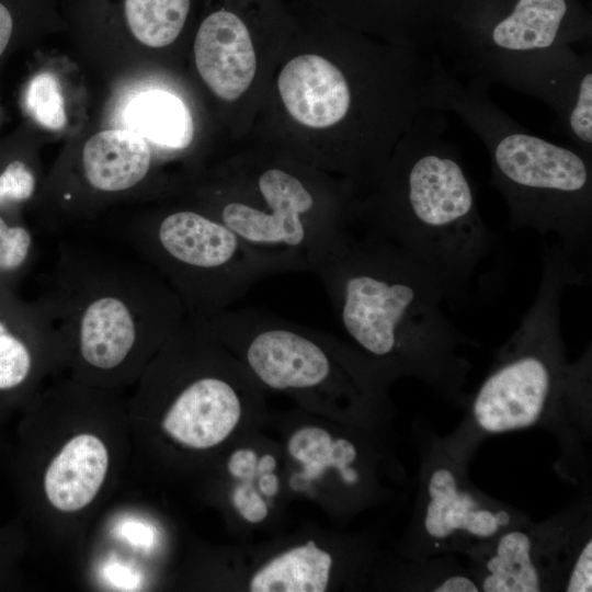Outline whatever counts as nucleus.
Listing matches in <instances>:
<instances>
[{"instance_id": "nucleus-1", "label": "nucleus", "mask_w": 592, "mask_h": 592, "mask_svg": "<svg viewBox=\"0 0 592 592\" xmlns=\"http://www.w3.org/2000/svg\"><path fill=\"white\" fill-rule=\"evenodd\" d=\"M34 298L49 318L73 379L132 382L185 317L177 294L133 249L90 224L56 237Z\"/></svg>"}, {"instance_id": "nucleus-2", "label": "nucleus", "mask_w": 592, "mask_h": 592, "mask_svg": "<svg viewBox=\"0 0 592 592\" xmlns=\"http://www.w3.org/2000/svg\"><path fill=\"white\" fill-rule=\"evenodd\" d=\"M311 272L339 325L374 365L457 394L468 369L459 348L471 341L443 311L440 283L412 257L389 240L350 232Z\"/></svg>"}, {"instance_id": "nucleus-3", "label": "nucleus", "mask_w": 592, "mask_h": 592, "mask_svg": "<svg viewBox=\"0 0 592 592\" xmlns=\"http://www.w3.org/2000/svg\"><path fill=\"white\" fill-rule=\"evenodd\" d=\"M395 164L362 215L365 232L412 257L453 306L491 298L506 281L509 257L478 212L459 153L439 139L419 138Z\"/></svg>"}, {"instance_id": "nucleus-4", "label": "nucleus", "mask_w": 592, "mask_h": 592, "mask_svg": "<svg viewBox=\"0 0 592 592\" xmlns=\"http://www.w3.org/2000/svg\"><path fill=\"white\" fill-rule=\"evenodd\" d=\"M123 242L169 284L186 316L208 320L259 281L280 274L262 254L202 208L89 223Z\"/></svg>"}, {"instance_id": "nucleus-5", "label": "nucleus", "mask_w": 592, "mask_h": 592, "mask_svg": "<svg viewBox=\"0 0 592 592\" xmlns=\"http://www.w3.org/2000/svg\"><path fill=\"white\" fill-rule=\"evenodd\" d=\"M492 183L505 200L512 229L556 235L590 274L592 174L588 159L537 136L511 132L488 140Z\"/></svg>"}, {"instance_id": "nucleus-6", "label": "nucleus", "mask_w": 592, "mask_h": 592, "mask_svg": "<svg viewBox=\"0 0 592 592\" xmlns=\"http://www.w3.org/2000/svg\"><path fill=\"white\" fill-rule=\"evenodd\" d=\"M254 189L259 203L225 197L203 210L230 228L280 273L312 271L350 234L351 215L342 205L321 202L315 189L291 170H262Z\"/></svg>"}, {"instance_id": "nucleus-7", "label": "nucleus", "mask_w": 592, "mask_h": 592, "mask_svg": "<svg viewBox=\"0 0 592 592\" xmlns=\"http://www.w3.org/2000/svg\"><path fill=\"white\" fill-rule=\"evenodd\" d=\"M225 345L238 349L264 386L310 391L334 380L377 386L376 367L335 340L258 308H229L208 320Z\"/></svg>"}, {"instance_id": "nucleus-8", "label": "nucleus", "mask_w": 592, "mask_h": 592, "mask_svg": "<svg viewBox=\"0 0 592 592\" xmlns=\"http://www.w3.org/2000/svg\"><path fill=\"white\" fill-rule=\"evenodd\" d=\"M61 364L58 335L36 299L0 289V412L30 398L42 377Z\"/></svg>"}, {"instance_id": "nucleus-9", "label": "nucleus", "mask_w": 592, "mask_h": 592, "mask_svg": "<svg viewBox=\"0 0 592 592\" xmlns=\"http://www.w3.org/2000/svg\"><path fill=\"white\" fill-rule=\"evenodd\" d=\"M194 55L200 76L223 100H237L254 78L257 57L249 31L231 12L217 11L203 21Z\"/></svg>"}, {"instance_id": "nucleus-10", "label": "nucleus", "mask_w": 592, "mask_h": 592, "mask_svg": "<svg viewBox=\"0 0 592 592\" xmlns=\"http://www.w3.org/2000/svg\"><path fill=\"white\" fill-rule=\"evenodd\" d=\"M277 88L289 115L298 123L326 128L341 122L352 103L343 72L325 57H294L281 70Z\"/></svg>"}, {"instance_id": "nucleus-11", "label": "nucleus", "mask_w": 592, "mask_h": 592, "mask_svg": "<svg viewBox=\"0 0 592 592\" xmlns=\"http://www.w3.org/2000/svg\"><path fill=\"white\" fill-rule=\"evenodd\" d=\"M109 449L98 435L70 437L46 466L42 487L48 503L62 513L87 508L98 496L109 470Z\"/></svg>"}, {"instance_id": "nucleus-12", "label": "nucleus", "mask_w": 592, "mask_h": 592, "mask_svg": "<svg viewBox=\"0 0 592 592\" xmlns=\"http://www.w3.org/2000/svg\"><path fill=\"white\" fill-rule=\"evenodd\" d=\"M426 493L423 525L432 538L446 539L456 533L489 538L511 522L506 510L486 506L474 493L463 489L448 467L432 470Z\"/></svg>"}, {"instance_id": "nucleus-13", "label": "nucleus", "mask_w": 592, "mask_h": 592, "mask_svg": "<svg viewBox=\"0 0 592 592\" xmlns=\"http://www.w3.org/2000/svg\"><path fill=\"white\" fill-rule=\"evenodd\" d=\"M149 144L132 129H106L90 137L83 146L81 170L88 186L101 194L128 192L150 173Z\"/></svg>"}, {"instance_id": "nucleus-14", "label": "nucleus", "mask_w": 592, "mask_h": 592, "mask_svg": "<svg viewBox=\"0 0 592 592\" xmlns=\"http://www.w3.org/2000/svg\"><path fill=\"white\" fill-rule=\"evenodd\" d=\"M567 12L565 0H519L512 13L491 31V47L498 57H526L551 48Z\"/></svg>"}, {"instance_id": "nucleus-15", "label": "nucleus", "mask_w": 592, "mask_h": 592, "mask_svg": "<svg viewBox=\"0 0 592 592\" xmlns=\"http://www.w3.org/2000/svg\"><path fill=\"white\" fill-rule=\"evenodd\" d=\"M128 129L148 144L166 150H183L193 140V119L185 103L175 94L149 90L127 105Z\"/></svg>"}, {"instance_id": "nucleus-16", "label": "nucleus", "mask_w": 592, "mask_h": 592, "mask_svg": "<svg viewBox=\"0 0 592 592\" xmlns=\"http://www.w3.org/2000/svg\"><path fill=\"white\" fill-rule=\"evenodd\" d=\"M331 555L314 540L270 560L250 580L252 592H323L329 583Z\"/></svg>"}, {"instance_id": "nucleus-17", "label": "nucleus", "mask_w": 592, "mask_h": 592, "mask_svg": "<svg viewBox=\"0 0 592 592\" xmlns=\"http://www.w3.org/2000/svg\"><path fill=\"white\" fill-rule=\"evenodd\" d=\"M480 590L485 592H537L543 590L536 566L533 542L520 530L499 537L493 554L486 562Z\"/></svg>"}, {"instance_id": "nucleus-18", "label": "nucleus", "mask_w": 592, "mask_h": 592, "mask_svg": "<svg viewBox=\"0 0 592 592\" xmlns=\"http://www.w3.org/2000/svg\"><path fill=\"white\" fill-rule=\"evenodd\" d=\"M19 210L0 207V289L3 291L18 292L38 257V232L23 221Z\"/></svg>"}, {"instance_id": "nucleus-19", "label": "nucleus", "mask_w": 592, "mask_h": 592, "mask_svg": "<svg viewBox=\"0 0 592 592\" xmlns=\"http://www.w3.org/2000/svg\"><path fill=\"white\" fill-rule=\"evenodd\" d=\"M190 0H125V16L133 35L149 47L170 45L182 31Z\"/></svg>"}, {"instance_id": "nucleus-20", "label": "nucleus", "mask_w": 592, "mask_h": 592, "mask_svg": "<svg viewBox=\"0 0 592 592\" xmlns=\"http://www.w3.org/2000/svg\"><path fill=\"white\" fill-rule=\"evenodd\" d=\"M24 103L29 114L41 126L59 130L66 125L65 99L60 83L52 72H39L31 79Z\"/></svg>"}, {"instance_id": "nucleus-21", "label": "nucleus", "mask_w": 592, "mask_h": 592, "mask_svg": "<svg viewBox=\"0 0 592 592\" xmlns=\"http://www.w3.org/2000/svg\"><path fill=\"white\" fill-rule=\"evenodd\" d=\"M333 439L323 429L306 426L296 431L288 441V453L304 465L305 477L316 478L332 467Z\"/></svg>"}, {"instance_id": "nucleus-22", "label": "nucleus", "mask_w": 592, "mask_h": 592, "mask_svg": "<svg viewBox=\"0 0 592 592\" xmlns=\"http://www.w3.org/2000/svg\"><path fill=\"white\" fill-rule=\"evenodd\" d=\"M37 178L33 168L21 159L11 160L0 175V207L16 208L34 197Z\"/></svg>"}, {"instance_id": "nucleus-23", "label": "nucleus", "mask_w": 592, "mask_h": 592, "mask_svg": "<svg viewBox=\"0 0 592 592\" xmlns=\"http://www.w3.org/2000/svg\"><path fill=\"white\" fill-rule=\"evenodd\" d=\"M571 133L584 145L592 144V73L587 71L580 79L569 117Z\"/></svg>"}, {"instance_id": "nucleus-24", "label": "nucleus", "mask_w": 592, "mask_h": 592, "mask_svg": "<svg viewBox=\"0 0 592 592\" xmlns=\"http://www.w3.org/2000/svg\"><path fill=\"white\" fill-rule=\"evenodd\" d=\"M565 591H592V540L589 538L578 553L567 579Z\"/></svg>"}, {"instance_id": "nucleus-25", "label": "nucleus", "mask_w": 592, "mask_h": 592, "mask_svg": "<svg viewBox=\"0 0 592 592\" xmlns=\"http://www.w3.org/2000/svg\"><path fill=\"white\" fill-rule=\"evenodd\" d=\"M235 508L250 523H259L267 515V506L260 494L248 485L238 486L232 494Z\"/></svg>"}, {"instance_id": "nucleus-26", "label": "nucleus", "mask_w": 592, "mask_h": 592, "mask_svg": "<svg viewBox=\"0 0 592 592\" xmlns=\"http://www.w3.org/2000/svg\"><path fill=\"white\" fill-rule=\"evenodd\" d=\"M257 454L249 448L234 452L228 460V470L236 478H251L257 471Z\"/></svg>"}, {"instance_id": "nucleus-27", "label": "nucleus", "mask_w": 592, "mask_h": 592, "mask_svg": "<svg viewBox=\"0 0 592 592\" xmlns=\"http://www.w3.org/2000/svg\"><path fill=\"white\" fill-rule=\"evenodd\" d=\"M433 591L436 592H477L479 585L466 576L455 574L445 578Z\"/></svg>"}, {"instance_id": "nucleus-28", "label": "nucleus", "mask_w": 592, "mask_h": 592, "mask_svg": "<svg viewBox=\"0 0 592 592\" xmlns=\"http://www.w3.org/2000/svg\"><path fill=\"white\" fill-rule=\"evenodd\" d=\"M12 18L8 9L0 3V56L4 52L12 33Z\"/></svg>"}, {"instance_id": "nucleus-29", "label": "nucleus", "mask_w": 592, "mask_h": 592, "mask_svg": "<svg viewBox=\"0 0 592 592\" xmlns=\"http://www.w3.org/2000/svg\"><path fill=\"white\" fill-rule=\"evenodd\" d=\"M259 487L262 493L267 497H272L278 490V479L274 474L266 473L261 477Z\"/></svg>"}, {"instance_id": "nucleus-30", "label": "nucleus", "mask_w": 592, "mask_h": 592, "mask_svg": "<svg viewBox=\"0 0 592 592\" xmlns=\"http://www.w3.org/2000/svg\"><path fill=\"white\" fill-rule=\"evenodd\" d=\"M275 466H276L275 458L272 455L266 454L262 456L261 459L258 462L257 471L261 474L271 473L275 468Z\"/></svg>"}, {"instance_id": "nucleus-31", "label": "nucleus", "mask_w": 592, "mask_h": 592, "mask_svg": "<svg viewBox=\"0 0 592 592\" xmlns=\"http://www.w3.org/2000/svg\"><path fill=\"white\" fill-rule=\"evenodd\" d=\"M11 554L9 551V546L5 540L2 542L0 538V576L5 572V569L9 565Z\"/></svg>"}]
</instances>
